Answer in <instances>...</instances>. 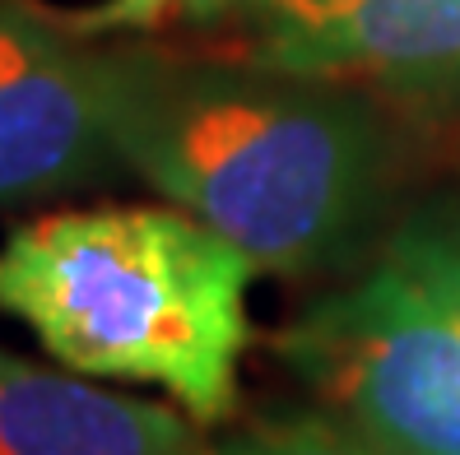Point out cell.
<instances>
[{
    "mask_svg": "<svg viewBox=\"0 0 460 455\" xmlns=\"http://www.w3.org/2000/svg\"><path fill=\"white\" fill-rule=\"evenodd\" d=\"M117 163L247 251L261 275L354 265L400 177L391 107L367 89L252 57L107 47Z\"/></svg>",
    "mask_w": 460,
    "mask_h": 455,
    "instance_id": "obj_1",
    "label": "cell"
},
{
    "mask_svg": "<svg viewBox=\"0 0 460 455\" xmlns=\"http://www.w3.org/2000/svg\"><path fill=\"white\" fill-rule=\"evenodd\" d=\"M256 275L247 251L177 205L57 209L0 242V311L66 372L164 386L214 427L237 409Z\"/></svg>",
    "mask_w": 460,
    "mask_h": 455,
    "instance_id": "obj_2",
    "label": "cell"
},
{
    "mask_svg": "<svg viewBox=\"0 0 460 455\" xmlns=\"http://www.w3.org/2000/svg\"><path fill=\"white\" fill-rule=\"evenodd\" d=\"M316 405L400 455H460V196L428 200L275 335Z\"/></svg>",
    "mask_w": 460,
    "mask_h": 455,
    "instance_id": "obj_3",
    "label": "cell"
},
{
    "mask_svg": "<svg viewBox=\"0 0 460 455\" xmlns=\"http://www.w3.org/2000/svg\"><path fill=\"white\" fill-rule=\"evenodd\" d=\"M228 5L247 19L242 57L367 89L404 117H460V0H228Z\"/></svg>",
    "mask_w": 460,
    "mask_h": 455,
    "instance_id": "obj_4",
    "label": "cell"
},
{
    "mask_svg": "<svg viewBox=\"0 0 460 455\" xmlns=\"http://www.w3.org/2000/svg\"><path fill=\"white\" fill-rule=\"evenodd\" d=\"M107 163L102 51L33 0H0V209L84 186Z\"/></svg>",
    "mask_w": 460,
    "mask_h": 455,
    "instance_id": "obj_5",
    "label": "cell"
},
{
    "mask_svg": "<svg viewBox=\"0 0 460 455\" xmlns=\"http://www.w3.org/2000/svg\"><path fill=\"white\" fill-rule=\"evenodd\" d=\"M181 409L89 386L0 344V455H200Z\"/></svg>",
    "mask_w": 460,
    "mask_h": 455,
    "instance_id": "obj_6",
    "label": "cell"
},
{
    "mask_svg": "<svg viewBox=\"0 0 460 455\" xmlns=\"http://www.w3.org/2000/svg\"><path fill=\"white\" fill-rule=\"evenodd\" d=\"M200 455H400L382 446L376 437L358 433L326 409H303V414H275L237 427L224 442H205Z\"/></svg>",
    "mask_w": 460,
    "mask_h": 455,
    "instance_id": "obj_7",
    "label": "cell"
},
{
    "mask_svg": "<svg viewBox=\"0 0 460 455\" xmlns=\"http://www.w3.org/2000/svg\"><path fill=\"white\" fill-rule=\"evenodd\" d=\"M228 0H102L93 10L61 14L66 29L79 38H121V33H149L158 23H168L177 14H214Z\"/></svg>",
    "mask_w": 460,
    "mask_h": 455,
    "instance_id": "obj_8",
    "label": "cell"
}]
</instances>
